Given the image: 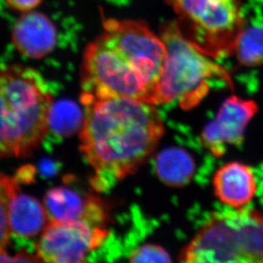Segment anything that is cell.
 I'll list each match as a JSON object with an SVG mask.
<instances>
[{
	"label": "cell",
	"mask_w": 263,
	"mask_h": 263,
	"mask_svg": "<svg viewBox=\"0 0 263 263\" xmlns=\"http://www.w3.org/2000/svg\"><path fill=\"white\" fill-rule=\"evenodd\" d=\"M85 119L80 148L94 169L91 183L107 191L134 174L153 154L164 132L155 105L124 97L81 96Z\"/></svg>",
	"instance_id": "cell-1"
},
{
	"label": "cell",
	"mask_w": 263,
	"mask_h": 263,
	"mask_svg": "<svg viewBox=\"0 0 263 263\" xmlns=\"http://www.w3.org/2000/svg\"><path fill=\"white\" fill-rule=\"evenodd\" d=\"M89 43L82 63L84 94L151 101L166 57V46L142 21L107 19Z\"/></svg>",
	"instance_id": "cell-2"
},
{
	"label": "cell",
	"mask_w": 263,
	"mask_h": 263,
	"mask_svg": "<svg viewBox=\"0 0 263 263\" xmlns=\"http://www.w3.org/2000/svg\"><path fill=\"white\" fill-rule=\"evenodd\" d=\"M53 96L40 72L0 69V159L28 157L45 138Z\"/></svg>",
	"instance_id": "cell-3"
},
{
	"label": "cell",
	"mask_w": 263,
	"mask_h": 263,
	"mask_svg": "<svg viewBox=\"0 0 263 263\" xmlns=\"http://www.w3.org/2000/svg\"><path fill=\"white\" fill-rule=\"evenodd\" d=\"M182 262L263 263V215L228 209L210 217L179 256Z\"/></svg>",
	"instance_id": "cell-4"
},
{
	"label": "cell",
	"mask_w": 263,
	"mask_h": 263,
	"mask_svg": "<svg viewBox=\"0 0 263 263\" xmlns=\"http://www.w3.org/2000/svg\"><path fill=\"white\" fill-rule=\"evenodd\" d=\"M160 37L166 46V57L150 103L178 102L189 109L199 104L210 89L209 81L220 79L231 86L226 68L211 60L185 40L175 23L162 26Z\"/></svg>",
	"instance_id": "cell-5"
},
{
	"label": "cell",
	"mask_w": 263,
	"mask_h": 263,
	"mask_svg": "<svg viewBox=\"0 0 263 263\" xmlns=\"http://www.w3.org/2000/svg\"><path fill=\"white\" fill-rule=\"evenodd\" d=\"M185 40L209 58L234 55L246 28L239 0H164Z\"/></svg>",
	"instance_id": "cell-6"
},
{
	"label": "cell",
	"mask_w": 263,
	"mask_h": 263,
	"mask_svg": "<svg viewBox=\"0 0 263 263\" xmlns=\"http://www.w3.org/2000/svg\"><path fill=\"white\" fill-rule=\"evenodd\" d=\"M109 234L107 227L83 220L49 221L36 245V255L47 262H85L102 248Z\"/></svg>",
	"instance_id": "cell-7"
},
{
	"label": "cell",
	"mask_w": 263,
	"mask_h": 263,
	"mask_svg": "<svg viewBox=\"0 0 263 263\" xmlns=\"http://www.w3.org/2000/svg\"><path fill=\"white\" fill-rule=\"evenodd\" d=\"M257 110L258 106L252 100L229 97L202 132V144L215 156L223 155L229 145L237 146L243 142L246 126Z\"/></svg>",
	"instance_id": "cell-8"
},
{
	"label": "cell",
	"mask_w": 263,
	"mask_h": 263,
	"mask_svg": "<svg viewBox=\"0 0 263 263\" xmlns=\"http://www.w3.org/2000/svg\"><path fill=\"white\" fill-rule=\"evenodd\" d=\"M44 206L49 221L83 220L98 226L107 224V209L99 198L90 194L83 195L68 186L50 189L45 194Z\"/></svg>",
	"instance_id": "cell-9"
},
{
	"label": "cell",
	"mask_w": 263,
	"mask_h": 263,
	"mask_svg": "<svg viewBox=\"0 0 263 263\" xmlns=\"http://www.w3.org/2000/svg\"><path fill=\"white\" fill-rule=\"evenodd\" d=\"M57 40L54 23L43 13L28 11L13 28V44L16 50L32 59H40L52 52Z\"/></svg>",
	"instance_id": "cell-10"
},
{
	"label": "cell",
	"mask_w": 263,
	"mask_h": 263,
	"mask_svg": "<svg viewBox=\"0 0 263 263\" xmlns=\"http://www.w3.org/2000/svg\"><path fill=\"white\" fill-rule=\"evenodd\" d=\"M213 186L217 198L232 208L246 205L256 192L252 170L239 162H232L221 167L214 176Z\"/></svg>",
	"instance_id": "cell-11"
},
{
	"label": "cell",
	"mask_w": 263,
	"mask_h": 263,
	"mask_svg": "<svg viewBox=\"0 0 263 263\" xmlns=\"http://www.w3.org/2000/svg\"><path fill=\"white\" fill-rule=\"evenodd\" d=\"M8 221L11 236L18 239H29L42 234L49 218L44 204L19 189L9 202Z\"/></svg>",
	"instance_id": "cell-12"
},
{
	"label": "cell",
	"mask_w": 263,
	"mask_h": 263,
	"mask_svg": "<svg viewBox=\"0 0 263 263\" xmlns=\"http://www.w3.org/2000/svg\"><path fill=\"white\" fill-rule=\"evenodd\" d=\"M195 164L191 155L183 149L170 147L157 155L155 172L159 180L172 187H181L191 181Z\"/></svg>",
	"instance_id": "cell-13"
},
{
	"label": "cell",
	"mask_w": 263,
	"mask_h": 263,
	"mask_svg": "<svg viewBox=\"0 0 263 263\" xmlns=\"http://www.w3.org/2000/svg\"><path fill=\"white\" fill-rule=\"evenodd\" d=\"M85 114L76 102L71 100H60L51 104L48 116L46 134L61 140L80 132L84 124Z\"/></svg>",
	"instance_id": "cell-14"
},
{
	"label": "cell",
	"mask_w": 263,
	"mask_h": 263,
	"mask_svg": "<svg viewBox=\"0 0 263 263\" xmlns=\"http://www.w3.org/2000/svg\"><path fill=\"white\" fill-rule=\"evenodd\" d=\"M234 55L243 66L257 67L263 65V28L246 27L237 41Z\"/></svg>",
	"instance_id": "cell-15"
},
{
	"label": "cell",
	"mask_w": 263,
	"mask_h": 263,
	"mask_svg": "<svg viewBox=\"0 0 263 263\" xmlns=\"http://www.w3.org/2000/svg\"><path fill=\"white\" fill-rule=\"evenodd\" d=\"M20 189V182L15 177H10L0 173V251L5 247L10 239V230L8 221V206L12 194Z\"/></svg>",
	"instance_id": "cell-16"
},
{
	"label": "cell",
	"mask_w": 263,
	"mask_h": 263,
	"mask_svg": "<svg viewBox=\"0 0 263 263\" xmlns=\"http://www.w3.org/2000/svg\"><path fill=\"white\" fill-rule=\"evenodd\" d=\"M129 262H170L171 256L161 246L146 243L132 251Z\"/></svg>",
	"instance_id": "cell-17"
},
{
	"label": "cell",
	"mask_w": 263,
	"mask_h": 263,
	"mask_svg": "<svg viewBox=\"0 0 263 263\" xmlns=\"http://www.w3.org/2000/svg\"><path fill=\"white\" fill-rule=\"evenodd\" d=\"M6 2L13 10L28 12L37 7L42 0H6Z\"/></svg>",
	"instance_id": "cell-18"
},
{
	"label": "cell",
	"mask_w": 263,
	"mask_h": 263,
	"mask_svg": "<svg viewBox=\"0 0 263 263\" xmlns=\"http://www.w3.org/2000/svg\"><path fill=\"white\" fill-rule=\"evenodd\" d=\"M40 175L45 177H51L58 173L59 170V164L50 159H43L39 165Z\"/></svg>",
	"instance_id": "cell-19"
},
{
	"label": "cell",
	"mask_w": 263,
	"mask_h": 263,
	"mask_svg": "<svg viewBox=\"0 0 263 263\" xmlns=\"http://www.w3.org/2000/svg\"><path fill=\"white\" fill-rule=\"evenodd\" d=\"M34 176V168L32 167L27 166L26 168H22V169L18 172L17 176H16V180H17L21 183V181L23 180V181H32Z\"/></svg>",
	"instance_id": "cell-20"
}]
</instances>
